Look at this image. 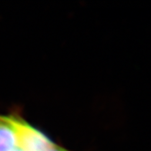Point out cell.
<instances>
[{"label": "cell", "instance_id": "6da1fadb", "mask_svg": "<svg viewBox=\"0 0 151 151\" xmlns=\"http://www.w3.org/2000/svg\"><path fill=\"white\" fill-rule=\"evenodd\" d=\"M12 118L17 134L18 147L24 151H49L55 146L45 134L22 119Z\"/></svg>", "mask_w": 151, "mask_h": 151}, {"label": "cell", "instance_id": "7a4b0ae2", "mask_svg": "<svg viewBox=\"0 0 151 151\" xmlns=\"http://www.w3.org/2000/svg\"><path fill=\"white\" fill-rule=\"evenodd\" d=\"M18 146L12 116H0V151H12Z\"/></svg>", "mask_w": 151, "mask_h": 151}, {"label": "cell", "instance_id": "3957f363", "mask_svg": "<svg viewBox=\"0 0 151 151\" xmlns=\"http://www.w3.org/2000/svg\"><path fill=\"white\" fill-rule=\"evenodd\" d=\"M49 151H68L66 150L63 149V148H61V147H57V146H54L53 147H52L51 149Z\"/></svg>", "mask_w": 151, "mask_h": 151}, {"label": "cell", "instance_id": "277c9868", "mask_svg": "<svg viewBox=\"0 0 151 151\" xmlns=\"http://www.w3.org/2000/svg\"><path fill=\"white\" fill-rule=\"evenodd\" d=\"M12 151H24V150L22 149V148H20L19 147H18V146H17V147H16V148H15V149Z\"/></svg>", "mask_w": 151, "mask_h": 151}]
</instances>
